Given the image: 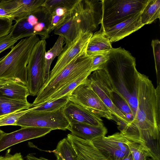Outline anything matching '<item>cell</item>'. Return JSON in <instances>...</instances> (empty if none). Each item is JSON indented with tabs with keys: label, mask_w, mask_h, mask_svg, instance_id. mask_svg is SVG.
Instances as JSON below:
<instances>
[{
	"label": "cell",
	"mask_w": 160,
	"mask_h": 160,
	"mask_svg": "<svg viewBox=\"0 0 160 160\" xmlns=\"http://www.w3.org/2000/svg\"><path fill=\"white\" fill-rule=\"evenodd\" d=\"M103 69L113 85L114 92L128 106L133 119L138 106L135 58L124 48H113Z\"/></svg>",
	"instance_id": "obj_2"
},
{
	"label": "cell",
	"mask_w": 160,
	"mask_h": 160,
	"mask_svg": "<svg viewBox=\"0 0 160 160\" xmlns=\"http://www.w3.org/2000/svg\"><path fill=\"white\" fill-rule=\"evenodd\" d=\"M27 160H49L42 157L38 158L34 156L32 154H29L26 156Z\"/></svg>",
	"instance_id": "obj_38"
},
{
	"label": "cell",
	"mask_w": 160,
	"mask_h": 160,
	"mask_svg": "<svg viewBox=\"0 0 160 160\" xmlns=\"http://www.w3.org/2000/svg\"><path fill=\"white\" fill-rule=\"evenodd\" d=\"M10 152V150L9 149L4 156H0V160H24L20 152H17L12 155Z\"/></svg>",
	"instance_id": "obj_36"
},
{
	"label": "cell",
	"mask_w": 160,
	"mask_h": 160,
	"mask_svg": "<svg viewBox=\"0 0 160 160\" xmlns=\"http://www.w3.org/2000/svg\"><path fill=\"white\" fill-rule=\"evenodd\" d=\"M122 160H134L131 152L130 153L125 157Z\"/></svg>",
	"instance_id": "obj_40"
},
{
	"label": "cell",
	"mask_w": 160,
	"mask_h": 160,
	"mask_svg": "<svg viewBox=\"0 0 160 160\" xmlns=\"http://www.w3.org/2000/svg\"><path fill=\"white\" fill-rule=\"evenodd\" d=\"M160 18V0H148L140 15L141 22L144 25L152 23Z\"/></svg>",
	"instance_id": "obj_21"
},
{
	"label": "cell",
	"mask_w": 160,
	"mask_h": 160,
	"mask_svg": "<svg viewBox=\"0 0 160 160\" xmlns=\"http://www.w3.org/2000/svg\"><path fill=\"white\" fill-rule=\"evenodd\" d=\"M127 142V139L120 132L91 141L98 150L111 160H122L130 153Z\"/></svg>",
	"instance_id": "obj_12"
},
{
	"label": "cell",
	"mask_w": 160,
	"mask_h": 160,
	"mask_svg": "<svg viewBox=\"0 0 160 160\" xmlns=\"http://www.w3.org/2000/svg\"><path fill=\"white\" fill-rule=\"evenodd\" d=\"M109 109L114 117L120 130L128 126L130 121L114 104L113 93L115 89L108 74L104 69L95 70L85 81Z\"/></svg>",
	"instance_id": "obj_5"
},
{
	"label": "cell",
	"mask_w": 160,
	"mask_h": 160,
	"mask_svg": "<svg viewBox=\"0 0 160 160\" xmlns=\"http://www.w3.org/2000/svg\"><path fill=\"white\" fill-rule=\"evenodd\" d=\"M135 116L120 131L129 140L139 143L148 157L160 156V84L155 88L148 77L138 72Z\"/></svg>",
	"instance_id": "obj_1"
},
{
	"label": "cell",
	"mask_w": 160,
	"mask_h": 160,
	"mask_svg": "<svg viewBox=\"0 0 160 160\" xmlns=\"http://www.w3.org/2000/svg\"><path fill=\"white\" fill-rule=\"evenodd\" d=\"M5 133L4 132L0 129V139Z\"/></svg>",
	"instance_id": "obj_41"
},
{
	"label": "cell",
	"mask_w": 160,
	"mask_h": 160,
	"mask_svg": "<svg viewBox=\"0 0 160 160\" xmlns=\"http://www.w3.org/2000/svg\"><path fill=\"white\" fill-rule=\"evenodd\" d=\"M93 34L81 33L73 41L65 45L50 73L48 83L57 76L72 60L82 54L86 52L88 43Z\"/></svg>",
	"instance_id": "obj_11"
},
{
	"label": "cell",
	"mask_w": 160,
	"mask_h": 160,
	"mask_svg": "<svg viewBox=\"0 0 160 160\" xmlns=\"http://www.w3.org/2000/svg\"><path fill=\"white\" fill-rule=\"evenodd\" d=\"M23 38V36H20L14 38L9 34L0 38V53L8 49H11L18 40Z\"/></svg>",
	"instance_id": "obj_33"
},
{
	"label": "cell",
	"mask_w": 160,
	"mask_h": 160,
	"mask_svg": "<svg viewBox=\"0 0 160 160\" xmlns=\"http://www.w3.org/2000/svg\"><path fill=\"white\" fill-rule=\"evenodd\" d=\"M110 51L103 52L92 57V72L103 69L109 59Z\"/></svg>",
	"instance_id": "obj_31"
},
{
	"label": "cell",
	"mask_w": 160,
	"mask_h": 160,
	"mask_svg": "<svg viewBox=\"0 0 160 160\" xmlns=\"http://www.w3.org/2000/svg\"><path fill=\"white\" fill-rule=\"evenodd\" d=\"M0 94L10 99L25 102H28L27 98L29 95L25 85L12 80L0 88Z\"/></svg>",
	"instance_id": "obj_19"
},
{
	"label": "cell",
	"mask_w": 160,
	"mask_h": 160,
	"mask_svg": "<svg viewBox=\"0 0 160 160\" xmlns=\"http://www.w3.org/2000/svg\"><path fill=\"white\" fill-rule=\"evenodd\" d=\"M64 42L63 38L59 36L52 47L45 53L44 86L47 84L49 79L51 65L55 58L58 56L62 51Z\"/></svg>",
	"instance_id": "obj_20"
},
{
	"label": "cell",
	"mask_w": 160,
	"mask_h": 160,
	"mask_svg": "<svg viewBox=\"0 0 160 160\" xmlns=\"http://www.w3.org/2000/svg\"><path fill=\"white\" fill-rule=\"evenodd\" d=\"M68 100L101 118L115 121L108 107L85 81L78 85L70 93Z\"/></svg>",
	"instance_id": "obj_10"
},
{
	"label": "cell",
	"mask_w": 160,
	"mask_h": 160,
	"mask_svg": "<svg viewBox=\"0 0 160 160\" xmlns=\"http://www.w3.org/2000/svg\"><path fill=\"white\" fill-rule=\"evenodd\" d=\"M88 151L95 160H111L105 157L93 144L91 141L83 140Z\"/></svg>",
	"instance_id": "obj_34"
},
{
	"label": "cell",
	"mask_w": 160,
	"mask_h": 160,
	"mask_svg": "<svg viewBox=\"0 0 160 160\" xmlns=\"http://www.w3.org/2000/svg\"><path fill=\"white\" fill-rule=\"evenodd\" d=\"M92 57L84 52L72 60L40 91L32 106L44 102L52 95L82 75L92 72Z\"/></svg>",
	"instance_id": "obj_4"
},
{
	"label": "cell",
	"mask_w": 160,
	"mask_h": 160,
	"mask_svg": "<svg viewBox=\"0 0 160 160\" xmlns=\"http://www.w3.org/2000/svg\"><path fill=\"white\" fill-rule=\"evenodd\" d=\"M151 46L153 49L157 85L160 84V42L158 39L153 40Z\"/></svg>",
	"instance_id": "obj_32"
},
{
	"label": "cell",
	"mask_w": 160,
	"mask_h": 160,
	"mask_svg": "<svg viewBox=\"0 0 160 160\" xmlns=\"http://www.w3.org/2000/svg\"><path fill=\"white\" fill-rule=\"evenodd\" d=\"M34 27L27 21V17L15 21L12 26L9 34L14 38L22 36L24 38L37 35L34 30Z\"/></svg>",
	"instance_id": "obj_24"
},
{
	"label": "cell",
	"mask_w": 160,
	"mask_h": 160,
	"mask_svg": "<svg viewBox=\"0 0 160 160\" xmlns=\"http://www.w3.org/2000/svg\"><path fill=\"white\" fill-rule=\"evenodd\" d=\"M12 21L7 18L0 19V38L9 34L12 26Z\"/></svg>",
	"instance_id": "obj_35"
},
{
	"label": "cell",
	"mask_w": 160,
	"mask_h": 160,
	"mask_svg": "<svg viewBox=\"0 0 160 160\" xmlns=\"http://www.w3.org/2000/svg\"><path fill=\"white\" fill-rule=\"evenodd\" d=\"M45 39H41L34 46L27 67V83L29 95L37 96L44 85Z\"/></svg>",
	"instance_id": "obj_7"
},
{
	"label": "cell",
	"mask_w": 160,
	"mask_h": 160,
	"mask_svg": "<svg viewBox=\"0 0 160 160\" xmlns=\"http://www.w3.org/2000/svg\"><path fill=\"white\" fill-rule=\"evenodd\" d=\"M91 73L88 72L82 75L52 95L44 102L51 101L65 96L69 95L78 85L84 82Z\"/></svg>",
	"instance_id": "obj_27"
},
{
	"label": "cell",
	"mask_w": 160,
	"mask_h": 160,
	"mask_svg": "<svg viewBox=\"0 0 160 160\" xmlns=\"http://www.w3.org/2000/svg\"><path fill=\"white\" fill-rule=\"evenodd\" d=\"M127 144L134 160H146L148 155L138 143L127 139Z\"/></svg>",
	"instance_id": "obj_30"
},
{
	"label": "cell",
	"mask_w": 160,
	"mask_h": 160,
	"mask_svg": "<svg viewBox=\"0 0 160 160\" xmlns=\"http://www.w3.org/2000/svg\"><path fill=\"white\" fill-rule=\"evenodd\" d=\"M148 0H102L101 30L111 27L142 12Z\"/></svg>",
	"instance_id": "obj_6"
},
{
	"label": "cell",
	"mask_w": 160,
	"mask_h": 160,
	"mask_svg": "<svg viewBox=\"0 0 160 160\" xmlns=\"http://www.w3.org/2000/svg\"><path fill=\"white\" fill-rule=\"evenodd\" d=\"M3 57H4V56L2 57L1 58H0V61L2 59V58H3Z\"/></svg>",
	"instance_id": "obj_42"
},
{
	"label": "cell",
	"mask_w": 160,
	"mask_h": 160,
	"mask_svg": "<svg viewBox=\"0 0 160 160\" xmlns=\"http://www.w3.org/2000/svg\"><path fill=\"white\" fill-rule=\"evenodd\" d=\"M113 48L109 39L100 30L93 34L88 43L87 54L90 57L103 52L110 51Z\"/></svg>",
	"instance_id": "obj_18"
},
{
	"label": "cell",
	"mask_w": 160,
	"mask_h": 160,
	"mask_svg": "<svg viewBox=\"0 0 160 160\" xmlns=\"http://www.w3.org/2000/svg\"><path fill=\"white\" fill-rule=\"evenodd\" d=\"M72 13L81 33H93L102 22V0H79Z\"/></svg>",
	"instance_id": "obj_8"
},
{
	"label": "cell",
	"mask_w": 160,
	"mask_h": 160,
	"mask_svg": "<svg viewBox=\"0 0 160 160\" xmlns=\"http://www.w3.org/2000/svg\"><path fill=\"white\" fill-rule=\"evenodd\" d=\"M40 40L34 35L21 39L0 61V79L12 80L26 86L27 67L35 45Z\"/></svg>",
	"instance_id": "obj_3"
},
{
	"label": "cell",
	"mask_w": 160,
	"mask_h": 160,
	"mask_svg": "<svg viewBox=\"0 0 160 160\" xmlns=\"http://www.w3.org/2000/svg\"><path fill=\"white\" fill-rule=\"evenodd\" d=\"M75 137L91 141L97 138L105 136L107 130L103 125L95 126L82 123H70L67 129Z\"/></svg>",
	"instance_id": "obj_17"
},
{
	"label": "cell",
	"mask_w": 160,
	"mask_h": 160,
	"mask_svg": "<svg viewBox=\"0 0 160 160\" xmlns=\"http://www.w3.org/2000/svg\"><path fill=\"white\" fill-rule=\"evenodd\" d=\"M31 108L15 111L0 116V127L7 125L16 126L17 121L22 115Z\"/></svg>",
	"instance_id": "obj_29"
},
{
	"label": "cell",
	"mask_w": 160,
	"mask_h": 160,
	"mask_svg": "<svg viewBox=\"0 0 160 160\" xmlns=\"http://www.w3.org/2000/svg\"><path fill=\"white\" fill-rule=\"evenodd\" d=\"M141 13L132 16L111 27L100 30L111 43L119 41L144 26L141 21Z\"/></svg>",
	"instance_id": "obj_14"
},
{
	"label": "cell",
	"mask_w": 160,
	"mask_h": 160,
	"mask_svg": "<svg viewBox=\"0 0 160 160\" xmlns=\"http://www.w3.org/2000/svg\"><path fill=\"white\" fill-rule=\"evenodd\" d=\"M58 160H77V155L72 146L67 138L60 140L56 148L52 151Z\"/></svg>",
	"instance_id": "obj_23"
},
{
	"label": "cell",
	"mask_w": 160,
	"mask_h": 160,
	"mask_svg": "<svg viewBox=\"0 0 160 160\" xmlns=\"http://www.w3.org/2000/svg\"><path fill=\"white\" fill-rule=\"evenodd\" d=\"M69 101L68 95L57 99L31 107V111L35 112L56 111L63 108Z\"/></svg>",
	"instance_id": "obj_25"
},
{
	"label": "cell",
	"mask_w": 160,
	"mask_h": 160,
	"mask_svg": "<svg viewBox=\"0 0 160 160\" xmlns=\"http://www.w3.org/2000/svg\"><path fill=\"white\" fill-rule=\"evenodd\" d=\"M52 130L50 128L26 127L10 133H6L0 139V152L22 142L43 136Z\"/></svg>",
	"instance_id": "obj_13"
},
{
	"label": "cell",
	"mask_w": 160,
	"mask_h": 160,
	"mask_svg": "<svg viewBox=\"0 0 160 160\" xmlns=\"http://www.w3.org/2000/svg\"><path fill=\"white\" fill-rule=\"evenodd\" d=\"M63 112L70 123H82L95 126L103 125L99 116L70 101L63 108Z\"/></svg>",
	"instance_id": "obj_15"
},
{
	"label": "cell",
	"mask_w": 160,
	"mask_h": 160,
	"mask_svg": "<svg viewBox=\"0 0 160 160\" xmlns=\"http://www.w3.org/2000/svg\"><path fill=\"white\" fill-rule=\"evenodd\" d=\"M79 0H45L42 5L50 12L55 8L63 7L72 11Z\"/></svg>",
	"instance_id": "obj_28"
},
{
	"label": "cell",
	"mask_w": 160,
	"mask_h": 160,
	"mask_svg": "<svg viewBox=\"0 0 160 160\" xmlns=\"http://www.w3.org/2000/svg\"><path fill=\"white\" fill-rule=\"evenodd\" d=\"M7 18L13 21V18L7 11L0 8V19Z\"/></svg>",
	"instance_id": "obj_37"
},
{
	"label": "cell",
	"mask_w": 160,
	"mask_h": 160,
	"mask_svg": "<svg viewBox=\"0 0 160 160\" xmlns=\"http://www.w3.org/2000/svg\"><path fill=\"white\" fill-rule=\"evenodd\" d=\"M11 80H6L0 79V88L7 84Z\"/></svg>",
	"instance_id": "obj_39"
},
{
	"label": "cell",
	"mask_w": 160,
	"mask_h": 160,
	"mask_svg": "<svg viewBox=\"0 0 160 160\" xmlns=\"http://www.w3.org/2000/svg\"><path fill=\"white\" fill-rule=\"evenodd\" d=\"M76 155L77 160H95L88 150L83 139L78 138L71 133L67 135Z\"/></svg>",
	"instance_id": "obj_26"
},
{
	"label": "cell",
	"mask_w": 160,
	"mask_h": 160,
	"mask_svg": "<svg viewBox=\"0 0 160 160\" xmlns=\"http://www.w3.org/2000/svg\"><path fill=\"white\" fill-rule=\"evenodd\" d=\"M31 110L19 118L16 126L21 128L38 127L63 130H66L69 126L70 122L64 114L63 108L53 112H35Z\"/></svg>",
	"instance_id": "obj_9"
},
{
	"label": "cell",
	"mask_w": 160,
	"mask_h": 160,
	"mask_svg": "<svg viewBox=\"0 0 160 160\" xmlns=\"http://www.w3.org/2000/svg\"><path fill=\"white\" fill-rule=\"evenodd\" d=\"M45 0H2L0 8L8 12L15 21L27 17L42 7Z\"/></svg>",
	"instance_id": "obj_16"
},
{
	"label": "cell",
	"mask_w": 160,
	"mask_h": 160,
	"mask_svg": "<svg viewBox=\"0 0 160 160\" xmlns=\"http://www.w3.org/2000/svg\"><path fill=\"white\" fill-rule=\"evenodd\" d=\"M32 104L10 99L0 94V116L15 111L29 108Z\"/></svg>",
	"instance_id": "obj_22"
}]
</instances>
